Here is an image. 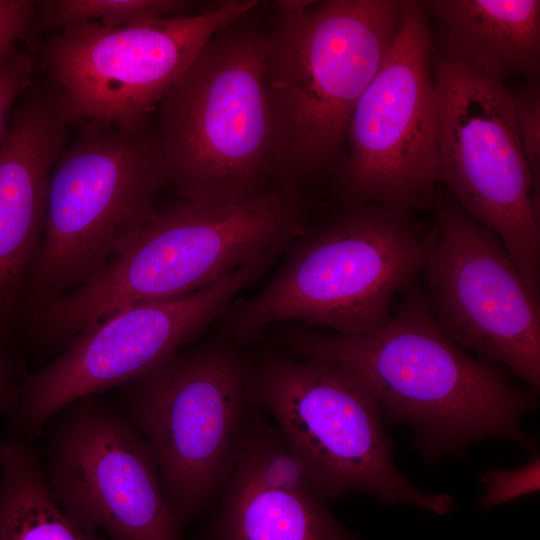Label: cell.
<instances>
[{
	"label": "cell",
	"instance_id": "obj_1",
	"mask_svg": "<svg viewBox=\"0 0 540 540\" xmlns=\"http://www.w3.org/2000/svg\"><path fill=\"white\" fill-rule=\"evenodd\" d=\"M288 355L334 365L379 405L384 422L413 429L427 463L465 452L478 441L534 439L520 427L536 393L514 384L503 366L474 357L441 328L417 278L401 292L381 327L341 335L302 325L278 336Z\"/></svg>",
	"mask_w": 540,
	"mask_h": 540
},
{
	"label": "cell",
	"instance_id": "obj_2",
	"mask_svg": "<svg viewBox=\"0 0 540 540\" xmlns=\"http://www.w3.org/2000/svg\"><path fill=\"white\" fill-rule=\"evenodd\" d=\"M401 6L398 0L276 1L265 71L282 189L305 193L328 184L333 191L349 122L392 45Z\"/></svg>",
	"mask_w": 540,
	"mask_h": 540
},
{
	"label": "cell",
	"instance_id": "obj_3",
	"mask_svg": "<svg viewBox=\"0 0 540 540\" xmlns=\"http://www.w3.org/2000/svg\"><path fill=\"white\" fill-rule=\"evenodd\" d=\"M433 239L434 225L414 215L340 205L289 243L260 292L225 312L224 331L241 344L285 322L341 335L373 331L419 277Z\"/></svg>",
	"mask_w": 540,
	"mask_h": 540
},
{
	"label": "cell",
	"instance_id": "obj_4",
	"mask_svg": "<svg viewBox=\"0 0 540 540\" xmlns=\"http://www.w3.org/2000/svg\"><path fill=\"white\" fill-rule=\"evenodd\" d=\"M247 18L209 39L157 109L166 186L178 199L228 205L283 190L267 34Z\"/></svg>",
	"mask_w": 540,
	"mask_h": 540
},
{
	"label": "cell",
	"instance_id": "obj_5",
	"mask_svg": "<svg viewBox=\"0 0 540 540\" xmlns=\"http://www.w3.org/2000/svg\"><path fill=\"white\" fill-rule=\"evenodd\" d=\"M49 181L42 241L19 315L86 283L158 207L166 171L157 131L82 121Z\"/></svg>",
	"mask_w": 540,
	"mask_h": 540
},
{
	"label": "cell",
	"instance_id": "obj_6",
	"mask_svg": "<svg viewBox=\"0 0 540 540\" xmlns=\"http://www.w3.org/2000/svg\"><path fill=\"white\" fill-rule=\"evenodd\" d=\"M246 401L273 422L324 501L362 492L387 506L453 509L449 493L423 491L401 473L379 405L342 369L267 352L254 361Z\"/></svg>",
	"mask_w": 540,
	"mask_h": 540
},
{
	"label": "cell",
	"instance_id": "obj_7",
	"mask_svg": "<svg viewBox=\"0 0 540 540\" xmlns=\"http://www.w3.org/2000/svg\"><path fill=\"white\" fill-rule=\"evenodd\" d=\"M311 199L278 190L257 200L158 205L131 241L84 286L91 310L180 297L206 288L259 257L285 250L311 221Z\"/></svg>",
	"mask_w": 540,
	"mask_h": 540
},
{
	"label": "cell",
	"instance_id": "obj_8",
	"mask_svg": "<svg viewBox=\"0 0 540 540\" xmlns=\"http://www.w3.org/2000/svg\"><path fill=\"white\" fill-rule=\"evenodd\" d=\"M229 337L186 351L124 385V411L156 460L184 527L214 506L234 459L254 364Z\"/></svg>",
	"mask_w": 540,
	"mask_h": 540
},
{
	"label": "cell",
	"instance_id": "obj_9",
	"mask_svg": "<svg viewBox=\"0 0 540 540\" xmlns=\"http://www.w3.org/2000/svg\"><path fill=\"white\" fill-rule=\"evenodd\" d=\"M438 185L493 231L540 295V208L514 112V93L444 48L433 50Z\"/></svg>",
	"mask_w": 540,
	"mask_h": 540
},
{
	"label": "cell",
	"instance_id": "obj_10",
	"mask_svg": "<svg viewBox=\"0 0 540 540\" xmlns=\"http://www.w3.org/2000/svg\"><path fill=\"white\" fill-rule=\"evenodd\" d=\"M438 169L431 26L423 1H402L392 45L349 122L333 194L340 205L414 215L431 207Z\"/></svg>",
	"mask_w": 540,
	"mask_h": 540
},
{
	"label": "cell",
	"instance_id": "obj_11",
	"mask_svg": "<svg viewBox=\"0 0 540 540\" xmlns=\"http://www.w3.org/2000/svg\"><path fill=\"white\" fill-rule=\"evenodd\" d=\"M260 4L215 1L194 15L113 28L82 23L42 42L40 68L79 122L139 127L209 39Z\"/></svg>",
	"mask_w": 540,
	"mask_h": 540
},
{
	"label": "cell",
	"instance_id": "obj_12",
	"mask_svg": "<svg viewBox=\"0 0 540 540\" xmlns=\"http://www.w3.org/2000/svg\"><path fill=\"white\" fill-rule=\"evenodd\" d=\"M278 256L269 252L190 294L120 308L82 331L55 359L24 376L8 416L13 436L34 439L74 401L124 386L171 360Z\"/></svg>",
	"mask_w": 540,
	"mask_h": 540
},
{
	"label": "cell",
	"instance_id": "obj_13",
	"mask_svg": "<svg viewBox=\"0 0 540 540\" xmlns=\"http://www.w3.org/2000/svg\"><path fill=\"white\" fill-rule=\"evenodd\" d=\"M434 239L420 275L444 332L478 358L540 388V295L500 238L445 190L430 207Z\"/></svg>",
	"mask_w": 540,
	"mask_h": 540
},
{
	"label": "cell",
	"instance_id": "obj_14",
	"mask_svg": "<svg viewBox=\"0 0 540 540\" xmlns=\"http://www.w3.org/2000/svg\"><path fill=\"white\" fill-rule=\"evenodd\" d=\"M57 415L42 465L53 498L75 524L110 540H185L153 453L123 412L90 395Z\"/></svg>",
	"mask_w": 540,
	"mask_h": 540
},
{
	"label": "cell",
	"instance_id": "obj_15",
	"mask_svg": "<svg viewBox=\"0 0 540 540\" xmlns=\"http://www.w3.org/2000/svg\"><path fill=\"white\" fill-rule=\"evenodd\" d=\"M77 123L64 97L32 82L16 102L0 140V350L16 354L23 289L45 224L49 181Z\"/></svg>",
	"mask_w": 540,
	"mask_h": 540
},
{
	"label": "cell",
	"instance_id": "obj_16",
	"mask_svg": "<svg viewBox=\"0 0 540 540\" xmlns=\"http://www.w3.org/2000/svg\"><path fill=\"white\" fill-rule=\"evenodd\" d=\"M211 510L197 540H361L309 483L275 480L237 448Z\"/></svg>",
	"mask_w": 540,
	"mask_h": 540
},
{
	"label": "cell",
	"instance_id": "obj_17",
	"mask_svg": "<svg viewBox=\"0 0 540 540\" xmlns=\"http://www.w3.org/2000/svg\"><path fill=\"white\" fill-rule=\"evenodd\" d=\"M437 20L441 47L487 77L504 83L519 74L539 84L540 1H423Z\"/></svg>",
	"mask_w": 540,
	"mask_h": 540
},
{
	"label": "cell",
	"instance_id": "obj_18",
	"mask_svg": "<svg viewBox=\"0 0 540 540\" xmlns=\"http://www.w3.org/2000/svg\"><path fill=\"white\" fill-rule=\"evenodd\" d=\"M0 540H105L75 524L49 489L27 440L0 442Z\"/></svg>",
	"mask_w": 540,
	"mask_h": 540
},
{
	"label": "cell",
	"instance_id": "obj_19",
	"mask_svg": "<svg viewBox=\"0 0 540 540\" xmlns=\"http://www.w3.org/2000/svg\"><path fill=\"white\" fill-rule=\"evenodd\" d=\"M208 4L190 0H40L31 31L56 33L86 22L121 27L190 16Z\"/></svg>",
	"mask_w": 540,
	"mask_h": 540
},
{
	"label": "cell",
	"instance_id": "obj_20",
	"mask_svg": "<svg viewBox=\"0 0 540 540\" xmlns=\"http://www.w3.org/2000/svg\"><path fill=\"white\" fill-rule=\"evenodd\" d=\"M514 112L522 150L533 179V198L540 208V89L528 84L514 93Z\"/></svg>",
	"mask_w": 540,
	"mask_h": 540
},
{
	"label": "cell",
	"instance_id": "obj_21",
	"mask_svg": "<svg viewBox=\"0 0 540 540\" xmlns=\"http://www.w3.org/2000/svg\"><path fill=\"white\" fill-rule=\"evenodd\" d=\"M539 475V456L517 469L487 470L481 478L485 491L478 501V506L487 510L538 491Z\"/></svg>",
	"mask_w": 540,
	"mask_h": 540
},
{
	"label": "cell",
	"instance_id": "obj_22",
	"mask_svg": "<svg viewBox=\"0 0 540 540\" xmlns=\"http://www.w3.org/2000/svg\"><path fill=\"white\" fill-rule=\"evenodd\" d=\"M36 75L35 60L19 45L0 62V140L13 108Z\"/></svg>",
	"mask_w": 540,
	"mask_h": 540
},
{
	"label": "cell",
	"instance_id": "obj_23",
	"mask_svg": "<svg viewBox=\"0 0 540 540\" xmlns=\"http://www.w3.org/2000/svg\"><path fill=\"white\" fill-rule=\"evenodd\" d=\"M35 1L0 0V62L31 32Z\"/></svg>",
	"mask_w": 540,
	"mask_h": 540
},
{
	"label": "cell",
	"instance_id": "obj_24",
	"mask_svg": "<svg viewBox=\"0 0 540 540\" xmlns=\"http://www.w3.org/2000/svg\"><path fill=\"white\" fill-rule=\"evenodd\" d=\"M24 376L17 355L0 350V412L8 416L13 413L20 399Z\"/></svg>",
	"mask_w": 540,
	"mask_h": 540
}]
</instances>
